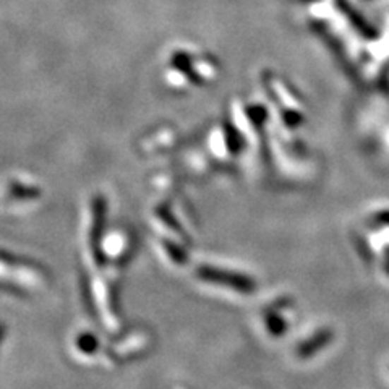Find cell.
<instances>
[{
	"label": "cell",
	"mask_w": 389,
	"mask_h": 389,
	"mask_svg": "<svg viewBox=\"0 0 389 389\" xmlns=\"http://www.w3.org/2000/svg\"><path fill=\"white\" fill-rule=\"evenodd\" d=\"M5 336V326L0 323V344H2V339Z\"/></svg>",
	"instance_id": "cell-1"
}]
</instances>
